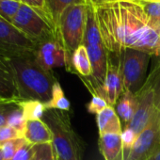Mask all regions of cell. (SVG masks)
Segmentation results:
<instances>
[{
	"label": "cell",
	"instance_id": "1",
	"mask_svg": "<svg viewBox=\"0 0 160 160\" xmlns=\"http://www.w3.org/2000/svg\"><path fill=\"white\" fill-rule=\"evenodd\" d=\"M118 19L122 51L132 48L159 56L160 30L152 23L139 2L119 0Z\"/></svg>",
	"mask_w": 160,
	"mask_h": 160
},
{
	"label": "cell",
	"instance_id": "2",
	"mask_svg": "<svg viewBox=\"0 0 160 160\" xmlns=\"http://www.w3.org/2000/svg\"><path fill=\"white\" fill-rule=\"evenodd\" d=\"M6 58L12 69L20 101L36 100L45 106L51 100L53 86L58 81L53 72L38 63L35 53Z\"/></svg>",
	"mask_w": 160,
	"mask_h": 160
},
{
	"label": "cell",
	"instance_id": "3",
	"mask_svg": "<svg viewBox=\"0 0 160 160\" xmlns=\"http://www.w3.org/2000/svg\"><path fill=\"white\" fill-rule=\"evenodd\" d=\"M42 121L52 132V143L60 160H82L83 145L72 127L67 111L48 109Z\"/></svg>",
	"mask_w": 160,
	"mask_h": 160
},
{
	"label": "cell",
	"instance_id": "4",
	"mask_svg": "<svg viewBox=\"0 0 160 160\" xmlns=\"http://www.w3.org/2000/svg\"><path fill=\"white\" fill-rule=\"evenodd\" d=\"M89 6L78 4L68 8L62 14L57 29V38L72 59L73 52L84 42Z\"/></svg>",
	"mask_w": 160,
	"mask_h": 160
},
{
	"label": "cell",
	"instance_id": "5",
	"mask_svg": "<svg viewBox=\"0 0 160 160\" xmlns=\"http://www.w3.org/2000/svg\"><path fill=\"white\" fill-rule=\"evenodd\" d=\"M12 24L37 46L57 38L55 29L46 14L22 3Z\"/></svg>",
	"mask_w": 160,
	"mask_h": 160
},
{
	"label": "cell",
	"instance_id": "6",
	"mask_svg": "<svg viewBox=\"0 0 160 160\" xmlns=\"http://www.w3.org/2000/svg\"><path fill=\"white\" fill-rule=\"evenodd\" d=\"M151 55L132 48H126L121 55L123 92L136 94L143 86V80Z\"/></svg>",
	"mask_w": 160,
	"mask_h": 160
},
{
	"label": "cell",
	"instance_id": "7",
	"mask_svg": "<svg viewBox=\"0 0 160 160\" xmlns=\"http://www.w3.org/2000/svg\"><path fill=\"white\" fill-rule=\"evenodd\" d=\"M94 10L101 38L107 51L121 56L122 49L119 39L118 1L95 7Z\"/></svg>",
	"mask_w": 160,
	"mask_h": 160
},
{
	"label": "cell",
	"instance_id": "8",
	"mask_svg": "<svg viewBox=\"0 0 160 160\" xmlns=\"http://www.w3.org/2000/svg\"><path fill=\"white\" fill-rule=\"evenodd\" d=\"M160 141V108H157L145 129L138 136L130 150L122 149L115 160H148L154 146Z\"/></svg>",
	"mask_w": 160,
	"mask_h": 160
},
{
	"label": "cell",
	"instance_id": "9",
	"mask_svg": "<svg viewBox=\"0 0 160 160\" xmlns=\"http://www.w3.org/2000/svg\"><path fill=\"white\" fill-rule=\"evenodd\" d=\"M138 106L131 122L124 127L138 136L150 122L156 108V91L154 81L150 77L145 85L136 93Z\"/></svg>",
	"mask_w": 160,
	"mask_h": 160
},
{
	"label": "cell",
	"instance_id": "10",
	"mask_svg": "<svg viewBox=\"0 0 160 160\" xmlns=\"http://www.w3.org/2000/svg\"><path fill=\"white\" fill-rule=\"evenodd\" d=\"M37 45L11 22L0 16V56L16 57L35 53Z\"/></svg>",
	"mask_w": 160,
	"mask_h": 160
},
{
	"label": "cell",
	"instance_id": "11",
	"mask_svg": "<svg viewBox=\"0 0 160 160\" xmlns=\"http://www.w3.org/2000/svg\"><path fill=\"white\" fill-rule=\"evenodd\" d=\"M35 58L38 63L47 71L58 67H65L70 72L73 69L72 59L57 38L39 44L35 51Z\"/></svg>",
	"mask_w": 160,
	"mask_h": 160
},
{
	"label": "cell",
	"instance_id": "12",
	"mask_svg": "<svg viewBox=\"0 0 160 160\" xmlns=\"http://www.w3.org/2000/svg\"><path fill=\"white\" fill-rule=\"evenodd\" d=\"M122 92L123 81L121 61L116 64L112 62L110 58H108L106 78L103 86L98 92V94H100L109 106L113 107L117 104Z\"/></svg>",
	"mask_w": 160,
	"mask_h": 160
},
{
	"label": "cell",
	"instance_id": "13",
	"mask_svg": "<svg viewBox=\"0 0 160 160\" xmlns=\"http://www.w3.org/2000/svg\"><path fill=\"white\" fill-rule=\"evenodd\" d=\"M24 138L28 142L33 145L53 142L52 132L42 120L28 121L24 132Z\"/></svg>",
	"mask_w": 160,
	"mask_h": 160
},
{
	"label": "cell",
	"instance_id": "14",
	"mask_svg": "<svg viewBox=\"0 0 160 160\" xmlns=\"http://www.w3.org/2000/svg\"><path fill=\"white\" fill-rule=\"evenodd\" d=\"M0 100H20L12 69L3 56H0Z\"/></svg>",
	"mask_w": 160,
	"mask_h": 160
},
{
	"label": "cell",
	"instance_id": "15",
	"mask_svg": "<svg viewBox=\"0 0 160 160\" xmlns=\"http://www.w3.org/2000/svg\"><path fill=\"white\" fill-rule=\"evenodd\" d=\"M99 136L105 134H122V128L120 117L113 107L108 106L96 115Z\"/></svg>",
	"mask_w": 160,
	"mask_h": 160
},
{
	"label": "cell",
	"instance_id": "16",
	"mask_svg": "<svg viewBox=\"0 0 160 160\" xmlns=\"http://www.w3.org/2000/svg\"><path fill=\"white\" fill-rule=\"evenodd\" d=\"M85 4V0H45V13L51 22L57 36L59 20L64 12L73 5Z\"/></svg>",
	"mask_w": 160,
	"mask_h": 160
},
{
	"label": "cell",
	"instance_id": "17",
	"mask_svg": "<svg viewBox=\"0 0 160 160\" xmlns=\"http://www.w3.org/2000/svg\"><path fill=\"white\" fill-rule=\"evenodd\" d=\"M100 152L105 160H115L122 150L120 134H105L99 138Z\"/></svg>",
	"mask_w": 160,
	"mask_h": 160
},
{
	"label": "cell",
	"instance_id": "18",
	"mask_svg": "<svg viewBox=\"0 0 160 160\" xmlns=\"http://www.w3.org/2000/svg\"><path fill=\"white\" fill-rule=\"evenodd\" d=\"M138 106V99L136 94L124 91L120 99L118 100L116 107H117V114L119 115L120 119L122 120L125 126L131 122ZM124 126V127H125Z\"/></svg>",
	"mask_w": 160,
	"mask_h": 160
},
{
	"label": "cell",
	"instance_id": "19",
	"mask_svg": "<svg viewBox=\"0 0 160 160\" xmlns=\"http://www.w3.org/2000/svg\"><path fill=\"white\" fill-rule=\"evenodd\" d=\"M72 68L82 76L89 77L92 76V63L88 55V51L84 44L80 45L72 56Z\"/></svg>",
	"mask_w": 160,
	"mask_h": 160
},
{
	"label": "cell",
	"instance_id": "20",
	"mask_svg": "<svg viewBox=\"0 0 160 160\" xmlns=\"http://www.w3.org/2000/svg\"><path fill=\"white\" fill-rule=\"evenodd\" d=\"M17 105L22 108L27 122L32 120H42L46 111L45 106L42 102L36 100L19 101Z\"/></svg>",
	"mask_w": 160,
	"mask_h": 160
},
{
	"label": "cell",
	"instance_id": "21",
	"mask_svg": "<svg viewBox=\"0 0 160 160\" xmlns=\"http://www.w3.org/2000/svg\"><path fill=\"white\" fill-rule=\"evenodd\" d=\"M70 108H71L70 102L64 95V92L60 84L58 83V81H57L53 86L51 100L45 105V108L46 110L58 109V110H62V111H69Z\"/></svg>",
	"mask_w": 160,
	"mask_h": 160
},
{
	"label": "cell",
	"instance_id": "22",
	"mask_svg": "<svg viewBox=\"0 0 160 160\" xmlns=\"http://www.w3.org/2000/svg\"><path fill=\"white\" fill-rule=\"evenodd\" d=\"M26 142L27 140L25 138H14V139H11V140L1 143L0 144V147H1L3 159L12 160L16 152Z\"/></svg>",
	"mask_w": 160,
	"mask_h": 160
},
{
	"label": "cell",
	"instance_id": "23",
	"mask_svg": "<svg viewBox=\"0 0 160 160\" xmlns=\"http://www.w3.org/2000/svg\"><path fill=\"white\" fill-rule=\"evenodd\" d=\"M26 124H27V120L24 116L23 110L18 105H16L15 108L12 110V112L8 118L7 125L12 126L24 134Z\"/></svg>",
	"mask_w": 160,
	"mask_h": 160
},
{
	"label": "cell",
	"instance_id": "24",
	"mask_svg": "<svg viewBox=\"0 0 160 160\" xmlns=\"http://www.w3.org/2000/svg\"><path fill=\"white\" fill-rule=\"evenodd\" d=\"M139 3L141 4L144 12H146L152 23L160 30V1L148 2L140 0Z\"/></svg>",
	"mask_w": 160,
	"mask_h": 160
},
{
	"label": "cell",
	"instance_id": "25",
	"mask_svg": "<svg viewBox=\"0 0 160 160\" xmlns=\"http://www.w3.org/2000/svg\"><path fill=\"white\" fill-rule=\"evenodd\" d=\"M20 6L21 2L15 0H0V16L12 23Z\"/></svg>",
	"mask_w": 160,
	"mask_h": 160
},
{
	"label": "cell",
	"instance_id": "26",
	"mask_svg": "<svg viewBox=\"0 0 160 160\" xmlns=\"http://www.w3.org/2000/svg\"><path fill=\"white\" fill-rule=\"evenodd\" d=\"M57 153L53 143L35 145V160H56Z\"/></svg>",
	"mask_w": 160,
	"mask_h": 160
},
{
	"label": "cell",
	"instance_id": "27",
	"mask_svg": "<svg viewBox=\"0 0 160 160\" xmlns=\"http://www.w3.org/2000/svg\"><path fill=\"white\" fill-rule=\"evenodd\" d=\"M108 106L109 105L108 104V102L100 94L93 93L90 103L87 105V109L90 113L97 115Z\"/></svg>",
	"mask_w": 160,
	"mask_h": 160
},
{
	"label": "cell",
	"instance_id": "28",
	"mask_svg": "<svg viewBox=\"0 0 160 160\" xmlns=\"http://www.w3.org/2000/svg\"><path fill=\"white\" fill-rule=\"evenodd\" d=\"M35 155V145L26 142L16 152L12 160H33Z\"/></svg>",
	"mask_w": 160,
	"mask_h": 160
},
{
	"label": "cell",
	"instance_id": "29",
	"mask_svg": "<svg viewBox=\"0 0 160 160\" xmlns=\"http://www.w3.org/2000/svg\"><path fill=\"white\" fill-rule=\"evenodd\" d=\"M20 138H24V134L16 130L15 128L9 125L0 127V144L11 139Z\"/></svg>",
	"mask_w": 160,
	"mask_h": 160
},
{
	"label": "cell",
	"instance_id": "30",
	"mask_svg": "<svg viewBox=\"0 0 160 160\" xmlns=\"http://www.w3.org/2000/svg\"><path fill=\"white\" fill-rule=\"evenodd\" d=\"M121 138H122V149L130 150L133 147V145L135 144L138 136L131 129L124 128V129H122Z\"/></svg>",
	"mask_w": 160,
	"mask_h": 160
},
{
	"label": "cell",
	"instance_id": "31",
	"mask_svg": "<svg viewBox=\"0 0 160 160\" xmlns=\"http://www.w3.org/2000/svg\"><path fill=\"white\" fill-rule=\"evenodd\" d=\"M16 105L17 103H7L0 105V127L7 125L8 118Z\"/></svg>",
	"mask_w": 160,
	"mask_h": 160
},
{
	"label": "cell",
	"instance_id": "32",
	"mask_svg": "<svg viewBox=\"0 0 160 160\" xmlns=\"http://www.w3.org/2000/svg\"><path fill=\"white\" fill-rule=\"evenodd\" d=\"M19 1L22 4L28 5L35 10H38V11L45 13V0H19Z\"/></svg>",
	"mask_w": 160,
	"mask_h": 160
},
{
	"label": "cell",
	"instance_id": "33",
	"mask_svg": "<svg viewBox=\"0 0 160 160\" xmlns=\"http://www.w3.org/2000/svg\"><path fill=\"white\" fill-rule=\"evenodd\" d=\"M119 1V0H85V4H87L88 6H92V7H99V6H103L106 4H109V3H113Z\"/></svg>",
	"mask_w": 160,
	"mask_h": 160
},
{
	"label": "cell",
	"instance_id": "34",
	"mask_svg": "<svg viewBox=\"0 0 160 160\" xmlns=\"http://www.w3.org/2000/svg\"><path fill=\"white\" fill-rule=\"evenodd\" d=\"M148 160H160V141L152 149Z\"/></svg>",
	"mask_w": 160,
	"mask_h": 160
},
{
	"label": "cell",
	"instance_id": "35",
	"mask_svg": "<svg viewBox=\"0 0 160 160\" xmlns=\"http://www.w3.org/2000/svg\"><path fill=\"white\" fill-rule=\"evenodd\" d=\"M20 100H0V105L7 104V103H18Z\"/></svg>",
	"mask_w": 160,
	"mask_h": 160
},
{
	"label": "cell",
	"instance_id": "36",
	"mask_svg": "<svg viewBox=\"0 0 160 160\" xmlns=\"http://www.w3.org/2000/svg\"><path fill=\"white\" fill-rule=\"evenodd\" d=\"M142 1H148V2H157V1H160V0H142Z\"/></svg>",
	"mask_w": 160,
	"mask_h": 160
},
{
	"label": "cell",
	"instance_id": "37",
	"mask_svg": "<svg viewBox=\"0 0 160 160\" xmlns=\"http://www.w3.org/2000/svg\"><path fill=\"white\" fill-rule=\"evenodd\" d=\"M0 160H4L3 155H2V152H1V147H0Z\"/></svg>",
	"mask_w": 160,
	"mask_h": 160
},
{
	"label": "cell",
	"instance_id": "38",
	"mask_svg": "<svg viewBox=\"0 0 160 160\" xmlns=\"http://www.w3.org/2000/svg\"><path fill=\"white\" fill-rule=\"evenodd\" d=\"M127 1H132V2H139L140 0H127Z\"/></svg>",
	"mask_w": 160,
	"mask_h": 160
},
{
	"label": "cell",
	"instance_id": "39",
	"mask_svg": "<svg viewBox=\"0 0 160 160\" xmlns=\"http://www.w3.org/2000/svg\"><path fill=\"white\" fill-rule=\"evenodd\" d=\"M56 160H60V158H59V157L58 156V154H57V158H56Z\"/></svg>",
	"mask_w": 160,
	"mask_h": 160
},
{
	"label": "cell",
	"instance_id": "40",
	"mask_svg": "<svg viewBox=\"0 0 160 160\" xmlns=\"http://www.w3.org/2000/svg\"><path fill=\"white\" fill-rule=\"evenodd\" d=\"M15 1H19V0H15ZM19 2H20V1H19Z\"/></svg>",
	"mask_w": 160,
	"mask_h": 160
},
{
	"label": "cell",
	"instance_id": "41",
	"mask_svg": "<svg viewBox=\"0 0 160 160\" xmlns=\"http://www.w3.org/2000/svg\"><path fill=\"white\" fill-rule=\"evenodd\" d=\"M159 57H160V52H159Z\"/></svg>",
	"mask_w": 160,
	"mask_h": 160
},
{
	"label": "cell",
	"instance_id": "42",
	"mask_svg": "<svg viewBox=\"0 0 160 160\" xmlns=\"http://www.w3.org/2000/svg\"><path fill=\"white\" fill-rule=\"evenodd\" d=\"M33 160H35V159H33Z\"/></svg>",
	"mask_w": 160,
	"mask_h": 160
}]
</instances>
